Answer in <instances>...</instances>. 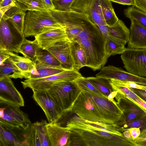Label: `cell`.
Masks as SVG:
<instances>
[{"mask_svg": "<svg viewBox=\"0 0 146 146\" xmlns=\"http://www.w3.org/2000/svg\"><path fill=\"white\" fill-rule=\"evenodd\" d=\"M62 127L71 130H81L80 135L86 146H128L130 141L124 136L115 135L112 124L93 121L79 117L73 118L63 124Z\"/></svg>", "mask_w": 146, "mask_h": 146, "instance_id": "1", "label": "cell"}, {"mask_svg": "<svg viewBox=\"0 0 146 146\" xmlns=\"http://www.w3.org/2000/svg\"><path fill=\"white\" fill-rule=\"evenodd\" d=\"M73 40L80 44L85 53L86 66L94 71L104 67L108 58L105 51V40L100 31L94 24L92 23L88 25Z\"/></svg>", "mask_w": 146, "mask_h": 146, "instance_id": "2", "label": "cell"}, {"mask_svg": "<svg viewBox=\"0 0 146 146\" xmlns=\"http://www.w3.org/2000/svg\"><path fill=\"white\" fill-rule=\"evenodd\" d=\"M62 27L49 10L29 11L26 13L23 33L25 37L35 36L47 31Z\"/></svg>", "mask_w": 146, "mask_h": 146, "instance_id": "3", "label": "cell"}, {"mask_svg": "<svg viewBox=\"0 0 146 146\" xmlns=\"http://www.w3.org/2000/svg\"><path fill=\"white\" fill-rule=\"evenodd\" d=\"M50 11L57 22L64 29L67 39L71 41L92 22L84 15L71 10L62 11L50 9Z\"/></svg>", "mask_w": 146, "mask_h": 146, "instance_id": "4", "label": "cell"}, {"mask_svg": "<svg viewBox=\"0 0 146 146\" xmlns=\"http://www.w3.org/2000/svg\"><path fill=\"white\" fill-rule=\"evenodd\" d=\"M47 91L64 113L71 111L81 92L74 81L57 83Z\"/></svg>", "mask_w": 146, "mask_h": 146, "instance_id": "5", "label": "cell"}, {"mask_svg": "<svg viewBox=\"0 0 146 146\" xmlns=\"http://www.w3.org/2000/svg\"><path fill=\"white\" fill-rule=\"evenodd\" d=\"M81 76L78 71L68 70L42 78L26 79L21 83L24 89L29 88L33 91H45L57 83L74 81Z\"/></svg>", "mask_w": 146, "mask_h": 146, "instance_id": "6", "label": "cell"}, {"mask_svg": "<svg viewBox=\"0 0 146 146\" xmlns=\"http://www.w3.org/2000/svg\"><path fill=\"white\" fill-rule=\"evenodd\" d=\"M25 37L7 20H0V50L20 53Z\"/></svg>", "mask_w": 146, "mask_h": 146, "instance_id": "7", "label": "cell"}, {"mask_svg": "<svg viewBox=\"0 0 146 146\" xmlns=\"http://www.w3.org/2000/svg\"><path fill=\"white\" fill-rule=\"evenodd\" d=\"M121 58L127 71L146 78V49L126 48Z\"/></svg>", "mask_w": 146, "mask_h": 146, "instance_id": "8", "label": "cell"}, {"mask_svg": "<svg viewBox=\"0 0 146 146\" xmlns=\"http://www.w3.org/2000/svg\"><path fill=\"white\" fill-rule=\"evenodd\" d=\"M27 129L0 121V146H29Z\"/></svg>", "mask_w": 146, "mask_h": 146, "instance_id": "9", "label": "cell"}, {"mask_svg": "<svg viewBox=\"0 0 146 146\" xmlns=\"http://www.w3.org/2000/svg\"><path fill=\"white\" fill-rule=\"evenodd\" d=\"M88 93L106 123L118 125L123 112L117 102H111L107 98Z\"/></svg>", "mask_w": 146, "mask_h": 146, "instance_id": "10", "label": "cell"}, {"mask_svg": "<svg viewBox=\"0 0 146 146\" xmlns=\"http://www.w3.org/2000/svg\"><path fill=\"white\" fill-rule=\"evenodd\" d=\"M79 117L87 120L106 123L88 93L81 91L71 111Z\"/></svg>", "mask_w": 146, "mask_h": 146, "instance_id": "11", "label": "cell"}, {"mask_svg": "<svg viewBox=\"0 0 146 146\" xmlns=\"http://www.w3.org/2000/svg\"><path fill=\"white\" fill-rule=\"evenodd\" d=\"M71 9L86 15L94 24L107 25L102 15L100 0H75Z\"/></svg>", "mask_w": 146, "mask_h": 146, "instance_id": "12", "label": "cell"}, {"mask_svg": "<svg viewBox=\"0 0 146 146\" xmlns=\"http://www.w3.org/2000/svg\"><path fill=\"white\" fill-rule=\"evenodd\" d=\"M33 92V99L44 111L48 123H53L64 113L47 90Z\"/></svg>", "mask_w": 146, "mask_h": 146, "instance_id": "13", "label": "cell"}, {"mask_svg": "<svg viewBox=\"0 0 146 146\" xmlns=\"http://www.w3.org/2000/svg\"><path fill=\"white\" fill-rule=\"evenodd\" d=\"M0 107L3 110L0 121L9 124L27 129L31 123L27 115L19 107L6 102L0 101Z\"/></svg>", "mask_w": 146, "mask_h": 146, "instance_id": "14", "label": "cell"}, {"mask_svg": "<svg viewBox=\"0 0 146 146\" xmlns=\"http://www.w3.org/2000/svg\"><path fill=\"white\" fill-rule=\"evenodd\" d=\"M11 78L9 76L0 77V101L19 107L24 106L23 98Z\"/></svg>", "mask_w": 146, "mask_h": 146, "instance_id": "15", "label": "cell"}, {"mask_svg": "<svg viewBox=\"0 0 146 146\" xmlns=\"http://www.w3.org/2000/svg\"><path fill=\"white\" fill-rule=\"evenodd\" d=\"M123 114L118 124L120 127L125 123L146 114V111L128 97L122 96L116 101Z\"/></svg>", "mask_w": 146, "mask_h": 146, "instance_id": "16", "label": "cell"}, {"mask_svg": "<svg viewBox=\"0 0 146 146\" xmlns=\"http://www.w3.org/2000/svg\"><path fill=\"white\" fill-rule=\"evenodd\" d=\"M46 50L55 56L63 68L67 70L74 69L70 42L67 38L54 43Z\"/></svg>", "mask_w": 146, "mask_h": 146, "instance_id": "17", "label": "cell"}, {"mask_svg": "<svg viewBox=\"0 0 146 146\" xmlns=\"http://www.w3.org/2000/svg\"><path fill=\"white\" fill-rule=\"evenodd\" d=\"M100 76L102 78L109 80L130 81L146 86V78L134 75L113 66L103 67L101 70Z\"/></svg>", "mask_w": 146, "mask_h": 146, "instance_id": "18", "label": "cell"}, {"mask_svg": "<svg viewBox=\"0 0 146 146\" xmlns=\"http://www.w3.org/2000/svg\"><path fill=\"white\" fill-rule=\"evenodd\" d=\"M131 21L127 48L146 49V28L134 19Z\"/></svg>", "mask_w": 146, "mask_h": 146, "instance_id": "19", "label": "cell"}, {"mask_svg": "<svg viewBox=\"0 0 146 146\" xmlns=\"http://www.w3.org/2000/svg\"><path fill=\"white\" fill-rule=\"evenodd\" d=\"M46 127L51 146H70L71 130L49 123Z\"/></svg>", "mask_w": 146, "mask_h": 146, "instance_id": "20", "label": "cell"}, {"mask_svg": "<svg viewBox=\"0 0 146 146\" xmlns=\"http://www.w3.org/2000/svg\"><path fill=\"white\" fill-rule=\"evenodd\" d=\"M68 70L62 66H53L36 62L34 67L30 72L21 73L19 78L36 79L42 78Z\"/></svg>", "mask_w": 146, "mask_h": 146, "instance_id": "21", "label": "cell"}, {"mask_svg": "<svg viewBox=\"0 0 146 146\" xmlns=\"http://www.w3.org/2000/svg\"><path fill=\"white\" fill-rule=\"evenodd\" d=\"M35 37L38 45L43 50H46L54 43L67 38L63 27L49 30Z\"/></svg>", "mask_w": 146, "mask_h": 146, "instance_id": "22", "label": "cell"}, {"mask_svg": "<svg viewBox=\"0 0 146 146\" xmlns=\"http://www.w3.org/2000/svg\"><path fill=\"white\" fill-rule=\"evenodd\" d=\"M109 36L117 42L125 45L129 40V30L124 23L119 19L113 26H108Z\"/></svg>", "mask_w": 146, "mask_h": 146, "instance_id": "23", "label": "cell"}, {"mask_svg": "<svg viewBox=\"0 0 146 146\" xmlns=\"http://www.w3.org/2000/svg\"><path fill=\"white\" fill-rule=\"evenodd\" d=\"M70 42L74 68L79 71L83 67L86 66L87 64L86 55L82 48L78 42L73 40Z\"/></svg>", "mask_w": 146, "mask_h": 146, "instance_id": "24", "label": "cell"}, {"mask_svg": "<svg viewBox=\"0 0 146 146\" xmlns=\"http://www.w3.org/2000/svg\"><path fill=\"white\" fill-rule=\"evenodd\" d=\"M9 55L8 58L21 73L30 72L34 67L36 61H33L14 52L6 50Z\"/></svg>", "mask_w": 146, "mask_h": 146, "instance_id": "25", "label": "cell"}, {"mask_svg": "<svg viewBox=\"0 0 146 146\" xmlns=\"http://www.w3.org/2000/svg\"><path fill=\"white\" fill-rule=\"evenodd\" d=\"M16 6L22 11H43L50 10L42 0H14Z\"/></svg>", "mask_w": 146, "mask_h": 146, "instance_id": "26", "label": "cell"}, {"mask_svg": "<svg viewBox=\"0 0 146 146\" xmlns=\"http://www.w3.org/2000/svg\"><path fill=\"white\" fill-rule=\"evenodd\" d=\"M41 49L35 40L31 41L25 37L20 48V53L24 57L35 61L37 53Z\"/></svg>", "mask_w": 146, "mask_h": 146, "instance_id": "27", "label": "cell"}, {"mask_svg": "<svg viewBox=\"0 0 146 146\" xmlns=\"http://www.w3.org/2000/svg\"><path fill=\"white\" fill-rule=\"evenodd\" d=\"M101 10L103 18L106 25L113 26L118 21L110 0H100Z\"/></svg>", "mask_w": 146, "mask_h": 146, "instance_id": "28", "label": "cell"}, {"mask_svg": "<svg viewBox=\"0 0 146 146\" xmlns=\"http://www.w3.org/2000/svg\"><path fill=\"white\" fill-rule=\"evenodd\" d=\"M89 81L100 92L107 98L113 91L110 82V80L97 77H87Z\"/></svg>", "mask_w": 146, "mask_h": 146, "instance_id": "29", "label": "cell"}, {"mask_svg": "<svg viewBox=\"0 0 146 146\" xmlns=\"http://www.w3.org/2000/svg\"><path fill=\"white\" fill-rule=\"evenodd\" d=\"M105 51L108 58L111 55L121 54L126 50L125 45L114 40L109 36L105 39Z\"/></svg>", "mask_w": 146, "mask_h": 146, "instance_id": "30", "label": "cell"}, {"mask_svg": "<svg viewBox=\"0 0 146 146\" xmlns=\"http://www.w3.org/2000/svg\"><path fill=\"white\" fill-rule=\"evenodd\" d=\"M123 14L130 20L134 19L146 28V13L133 5L125 9Z\"/></svg>", "mask_w": 146, "mask_h": 146, "instance_id": "31", "label": "cell"}, {"mask_svg": "<svg viewBox=\"0 0 146 146\" xmlns=\"http://www.w3.org/2000/svg\"><path fill=\"white\" fill-rule=\"evenodd\" d=\"M74 82L81 91L94 94L102 97L107 98L89 81L87 78L82 76L77 79Z\"/></svg>", "mask_w": 146, "mask_h": 146, "instance_id": "32", "label": "cell"}, {"mask_svg": "<svg viewBox=\"0 0 146 146\" xmlns=\"http://www.w3.org/2000/svg\"><path fill=\"white\" fill-rule=\"evenodd\" d=\"M36 61L47 65L62 66L60 62L51 53L42 49L37 53Z\"/></svg>", "mask_w": 146, "mask_h": 146, "instance_id": "33", "label": "cell"}, {"mask_svg": "<svg viewBox=\"0 0 146 146\" xmlns=\"http://www.w3.org/2000/svg\"><path fill=\"white\" fill-rule=\"evenodd\" d=\"M20 72L8 58L0 62V77L9 76L11 78L16 79L18 74Z\"/></svg>", "mask_w": 146, "mask_h": 146, "instance_id": "34", "label": "cell"}, {"mask_svg": "<svg viewBox=\"0 0 146 146\" xmlns=\"http://www.w3.org/2000/svg\"><path fill=\"white\" fill-rule=\"evenodd\" d=\"M46 120L37 121L34 123L40 139L42 146H51L46 127Z\"/></svg>", "mask_w": 146, "mask_h": 146, "instance_id": "35", "label": "cell"}, {"mask_svg": "<svg viewBox=\"0 0 146 146\" xmlns=\"http://www.w3.org/2000/svg\"><path fill=\"white\" fill-rule=\"evenodd\" d=\"M26 13L21 10L17 11L7 20L21 34L23 33Z\"/></svg>", "mask_w": 146, "mask_h": 146, "instance_id": "36", "label": "cell"}, {"mask_svg": "<svg viewBox=\"0 0 146 146\" xmlns=\"http://www.w3.org/2000/svg\"><path fill=\"white\" fill-rule=\"evenodd\" d=\"M110 82L113 91L117 92V95L126 96L131 99H133L137 96L130 88L118 84L113 79L110 80Z\"/></svg>", "mask_w": 146, "mask_h": 146, "instance_id": "37", "label": "cell"}, {"mask_svg": "<svg viewBox=\"0 0 146 146\" xmlns=\"http://www.w3.org/2000/svg\"><path fill=\"white\" fill-rule=\"evenodd\" d=\"M131 127L139 128L141 132L146 129V114L137 118L124 124L120 127L122 133Z\"/></svg>", "mask_w": 146, "mask_h": 146, "instance_id": "38", "label": "cell"}, {"mask_svg": "<svg viewBox=\"0 0 146 146\" xmlns=\"http://www.w3.org/2000/svg\"><path fill=\"white\" fill-rule=\"evenodd\" d=\"M28 139L29 146H42L41 142L33 123L28 128Z\"/></svg>", "mask_w": 146, "mask_h": 146, "instance_id": "39", "label": "cell"}, {"mask_svg": "<svg viewBox=\"0 0 146 146\" xmlns=\"http://www.w3.org/2000/svg\"><path fill=\"white\" fill-rule=\"evenodd\" d=\"M75 0H52L54 9L62 11L71 10V6Z\"/></svg>", "mask_w": 146, "mask_h": 146, "instance_id": "40", "label": "cell"}, {"mask_svg": "<svg viewBox=\"0 0 146 146\" xmlns=\"http://www.w3.org/2000/svg\"><path fill=\"white\" fill-rule=\"evenodd\" d=\"M113 80L118 84L127 87L134 88L146 91V86L140 84L132 82L126 81L115 79Z\"/></svg>", "mask_w": 146, "mask_h": 146, "instance_id": "41", "label": "cell"}, {"mask_svg": "<svg viewBox=\"0 0 146 146\" xmlns=\"http://www.w3.org/2000/svg\"><path fill=\"white\" fill-rule=\"evenodd\" d=\"M133 6L146 13V0H133Z\"/></svg>", "mask_w": 146, "mask_h": 146, "instance_id": "42", "label": "cell"}, {"mask_svg": "<svg viewBox=\"0 0 146 146\" xmlns=\"http://www.w3.org/2000/svg\"><path fill=\"white\" fill-rule=\"evenodd\" d=\"M94 25L100 31L105 39L109 36L108 25Z\"/></svg>", "mask_w": 146, "mask_h": 146, "instance_id": "43", "label": "cell"}, {"mask_svg": "<svg viewBox=\"0 0 146 146\" xmlns=\"http://www.w3.org/2000/svg\"><path fill=\"white\" fill-rule=\"evenodd\" d=\"M129 98L141 107L146 111V101L143 100L137 95L136 97L133 99Z\"/></svg>", "mask_w": 146, "mask_h": 146, "instance_id": "44", "label": "cell"}, {"mask_svg": "<svg viewBox=\"0 0 146 146\" xmlns=\"http://www.w3.org/2000/svg\"><path fill=\"white\" fill-rule=\"evenodd\" d=\"M128 129L130 132L133 140L138 138L140 134L141 131L139 128L131 127Z\"/></svg>", "mask_w": 146, "mask_h": 146, "instance_id": "45", "label": "cell"}, {"mask_svg": "<svg viewBox=\"0 0 146 146\" xmlns=\"http://www.w3.org/2000/svg\"><path fill=\"white\" fill-rule=\"evenodd\" d=\"M135 94L146 101V91L142 90L130 88Z\"/></svg>", "mask_w": 146, "mask_h": 146, "instance_id": "46", "label": "cell"}, {"mask_svg": "<svg viewBox=\"0 0 146 146\" xmlns=\"http://www.w3.org/2000/svg\"><path fill=\"white\" fill-rule=\"evenodd\" d=\"M111 1L119 4L127 5H133L134 2L133 0H110Z\"/></svg>", "mask_w": 146, "mask_h": 146, "instance_id": "47", "label": "cell"}, {"mask_svg": "<svg viewBox=\"0 0 146 146\" xmlns=\"http://www.w3.org/2000/svg\"><path fill=\"white\" fill-rule=\"evenodd\" d=\"M15 2L5 7L0 8V20H1L5 13L9 9L16 5Z\"/></svg>", "mask_w": 146, "mask_h": 146, "instance_id": "48", "label": "cell"}, {"mask_svg": "<svg viewBox=\"0 0 146 146\" xmlns=\"http://www.w3.org/2000/svg\"><path fill=\"white\" fill-rule=\"evenodd\" d=\"M14 2V0H0V8L7 6Z\"/></svg>", "mask_w": 146, "mask_h": 146, "instance_id": "49", "label": "cell"}, {"mask_svg": "<svg viewBox=\"0 0 146 146\" xmlns=\"http://www.w3.org/2000/svg\"><path fill=\"white\" fill-rule=\"evenodd\" d=\"M133 141L135 146H146V139L143 140H137L135 139Z\"/></svg>", "mask_w": 146, "mask_h": 146, "instance_id": "50", "label": "cell"}, {"mask_svg": "<svg viewBox=\"0 0 146 146\" xmlns=\"http://www.w3.org/2000/svg\"><path fill=\"white\" fill-rule=\"evenodd\" d=\"M44 3L50 9H54L52 0H42Z\"/></svg>", "mask_w": 146, "mask_h": 146, "instance_id": "51", "label": "cell"}, {"mask_svg": "<svg viewBox=\"0 0 146 146\" xmlns=\"http://www.w3.org/2000/svg\"><path fill=\"white\" fill-rule=\"evenodd\" d=\"M135 139L137 140L146 139V129L141 131L139 136Z\"/></svg>", "mask_w": 146, "mask_h": 146, "instance_id": "52", "label": "cell"}, {"mask_svg": "<svg viewBox=\"0 0 146 146\" xmlns=\"http://www.w3.org/2000/svg\"><path fill=\"white\" fill-rule=\"evenodd\" d=\"M123 134L124 136L126 138L128 139H132V137L129 130L126 129L123 131Z\"/></svg>", "mask_w": 146, "mask_h": 146, "instance_id": "53", "label": "cell"}]
</instances>
